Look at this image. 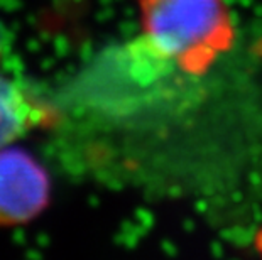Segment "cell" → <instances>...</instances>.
<instances>
[{"instance_id":"cell-1","label":"cell","mask_w":262,"mask_h":260,"mask_svg":"<svg viewBox=\"0 0 262 260\" xmlns=\"http://www.w3.org/2000/svg\"><path fill=\"white\" fill-rule=\"evenodd\" d=\"M142 34L161 58L202 76L235 44L225 0H136Z\"/></svg>"},{"instance_id":"cell-2","label":"cell","mask_w":262,"mask_h":260,"mask_svg":"<svg viewBox=\"0 0 262 260\" xmlns=\"http://www.w3.org/2000/svg\"><path fill=\"white\" fill-rule=\"evenodd\" d=\"M51 200L48 171L27 151L0 149V226L31 223Z\"/></svg>"},{"instance_id":"cell-3","label":"cell","mask_w":262,"mask_h":260,"mask_svg":"<svg viewBox=\"0 0 262 260\" xmlns=\"http://www.w3.org/2000/svg\"><path fill=\"white\" fill-rule=\"evenodd\" d=\"M58 115L49 105L31 93L19 81L0 73V149L41 127H49Z\"/></svg>"},{"instance_id":"cell-4","label":"cell","mask_w":262,"mask_h":260,"mask_svg":"<svg viewBox=\"0 0 262 260\" xmlns=\"http://www.w3.org/2000/svg\"><path fill=\"white\" fill-rule=\"evenodd\" d=\"M252 245H254V250L259 253L262 257V228L257 230V233L254 235V240H252Z\"/></svg>"},{"instance_id":"cell-5","label":"cell","mask_w":262,"mask_h":260,"mask_svg":"<svg viewBox=\"0 0 262 260\" xmlns=\"http://www.w3.org/2000/svg\"><path fill=\"white\" fill-rule=\"evenodd\" d=\"M2 48H4V29L0 26V54H2Z\"/></svg>"}]
</instances>
